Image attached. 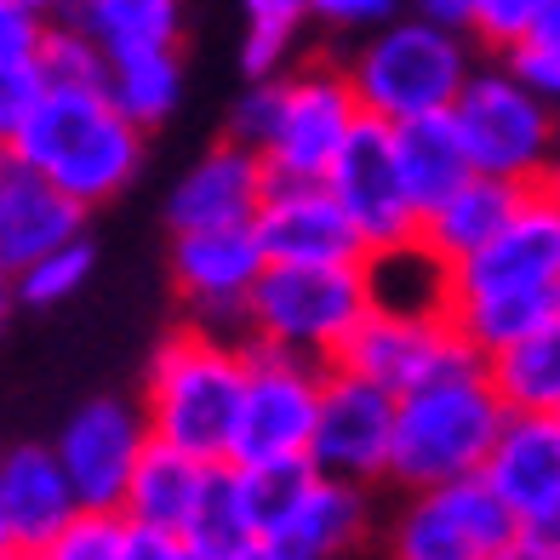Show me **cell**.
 <instances>
[{"mask_svg": "<svg viewBox=\"0 0 560 560\" xmlns=\"http://www.w3.org/2000/svg\"><path fill=\"white\" fill-rule=\"evenodd\" d=\"M526 195H532V189H515V184H498V177H480V172H475L464 189H452L441 207L423 212L418 241L435 252L446 269H457V264H469L480 246H492V241L503 235L509 218L526 207Z\"/></svg>", "mask_w": 560, "mask_h": 560, "instance_id": "7402d4cb", "label": "cell"}, {"mask_svg": "<svg viewBox=\"0 0 560 560\" xmlns=\"http://www.w3.org/2000/svg\"><path fill=\"white\" fill-rule=\"evenodd\" d=\"M366 280H372V310L384 315H446L452 269L423 241L366 258Z\"/></svg>", "mask_w": 560, "mask_h": 560, "instance_id": "4316f807", "label": "cell"}, {"mask_svg": "<svg viewBox=\"0 0 560 560\" xmlns=\"http://www.w3.org/2000/svg\"><path fill=\"white\" fill-rule=\"evenodd\" d=\"M326 372L332 366H315V361H298V354L246 343V389H241V418H235L229 464L235 469L310 464Z\"/></svg>", "mask_w": 560, "mask_h": 560, "instance_id": "9c48e42d", "label": "cell"}, {"mask_svg": "<svg viewBox=\"0 0 560 560\" xmlns=\"http://www.w3.org/2000/svg\"><path fill=\"white\" fill-rule=\"evenodd\" d=\"M452 120L480 177H498V184H515V189H544L560 143V109L544 104L503 58L469 74L464 97L452 104Z\"/></svg>", "mask_w": 560, "mask_h": 560, "instance_id": "ba28073f", "label": "cell"}, {"mask_svg": "<svg viewBox=\"0 0 560 560\" xmlns=\"http://www.w3.org/2000/svg\"><path fill=\"white\" fill-rule=\"evenodd\" d=\"M7 7H23V12H35V18H46V23H63L74 0H7Z\"/></svg>", "mask_w": 560, "mask_h": 560, "instance_id": "b9f144b4", "label": "cell"}, {"mask_svg": "<svg viewBox=\"0 0 560 560\" xmlns=\"http://www.w3.org/2000/svg\"><path fill=\"white\" fill-rule=\"evenodd\" d=\"M372 320L366 264L349 269H269L246 310V343L280 349L315 366H338L354 332Z\"/></svg>", "mask_w": 560, "mask_h": 560, "instance_id": "52a82bcc", "label": "cell"}, {"mask_svg": "<svg viewBox=\"0 0 560 560\" xmlns=\"http://www.w3.org/2000/svg\"><path fill=\"white\" fill-rule=\"evenodd\" d=\"M189 544L200 549V560H223L235 555L252 538V515H246V498H241V469L235 464H218L207 480V498H200V515L189 526Z\"/></svg>", "mask_w": 560, "mask_h": 560, "instance_id": "f546056e", "label": "cell"}, {"mask_svg": "<svg viewBox=\"0 0 560 560\" xmlns=\"http://www.w3.org/2000/svg\"><path fill=\"white\" fill-rule=\"evenodd\" d=\"M412 12L441 23V30H452V35H469V0H412Z\"/></svg>", "mask_w": 560, "mask_h": 560, "instance_id": "ab89813d", "label": "cell"}, {"mask_svg": "<svg viewBox=\"0 0 560 560\" xmlns=\"http://www.w3.org/2000/svg\"><path fill=\"white\" fill-rule=\"evenodd\" d=\"M361 120L366 115L343 63H310L275 81H252L246 97H235L229 138L264 161L269 184H326Z\"/></svg>", "mask_w": 560, "mask_h": 560, "instance_id": "7a4b0ae2", "label": "cell"}, {"mask_svg": "<svg viewBox=\"0 0 560 560\" xmlns=\"http://www.w3.org/2000/svg\"><path fill=\"white\" fill-rule=\"evenodd\" d=\"M12 303H18V287H12V269L0 264V320H7V310H12Z\"/></svg>", "mask_w": 560, "mask_h": 560, "instance_id": "7bdbcfd3", "label": "cell"}, {"mask_svg": "<svg viewBox=\"0 0 560 560\" xmlns=\"http://www.w3.org/2000/svg\"><path fill=\"white\" fill-rule=\"evenodd\" d=\"M503 63L515 69L521 81L544 97V104L560 109V40H526L521 52H509Z\"/></svg>", "mask_w": 560, "mask_h": 560, "instance_id": "74e56055", "label": "cell"}, {"mask_svg": "<svg viewBox=\"0 0 560 560\" xmlns=\"http://www.w3.org/2000/svg\"><path fill=\"white\" fill-rule=\"evenodd\" d=\"M0 560H35V555H23V549H0Z\"/></svg>", "mask_w": 560, "mask_h": 560, "instance_id": "c3c4849f", "label": "cell"}, {"mask_svg": "<svg viewBox=\"0 0 560 560\" xmlns=\"http://www.w3.org/2000/svg\"><path fill=\"white\" fill-rule=\"evenodd\" d=\"M246 389V338L212 326H177L161 338L143 372V418L155 446H172L195 464H229Z\"/></svg>", "mask_w": 560, "mask_h": 560, "instance_id": "3957f363", "label": "cell"}, {"mask_svg": "<svg viewBox=\"0 0 560 560\" xmlns=\"http://www.w3.org/2000/svg\"><path fill=\"white\" fill-rule=\"evenodd\" d=\"M532 40H560V0H549V18H544V30Z\"/></svg>", "mask_w": 560, "mask_h": 560, "instance_id": "ee69618b", "label": "cell"}, {"mask_svg": "<svg viewBox=\"0 0 560 560\" xmlns=\"http://www.w3.org/2000/svg\"><path fill=\"white\" fill-rule=\"evenodd\" d=\"M81 223L86 212L74 200H63L12 143H0V264L23 275L46 252L81 241Z\"/></svg>", "mask_w": 560, "mask_h": 560, "instance_id": "44dd1931", "label": "cell"}, {"mask_svg": "<svg viewBox=\"0 0 560 560\" xmlns=\"http://www.w3.org/2000/svg\"><path fill=\"white\" fill-rule=\"evenodd\" d=\"M310 23H326V30H354V35H372L384 23L400 18V0H298Z\"/></svg>", "mask_w": 560, "mask_h": 560, "instance_id": "d590c367", "label": "cell"}, {"mask_svg": "<svg viewBox=\"0 0 560 560\" xmlns=\"http://www.w3.org/2000/svg\"><path fill=\"white\" fill-rule=\"evenodd\" d=\"M86 280H92V241L81 235V241H69L58 252H46V258H35L23 275H12V287H18V303L52 310V303H69Z\"/></svg>", "mask_w": 560, "mask_h": 560, "instance_id": "1f68e13d", "label": "cell"}, {"mask_svg": "<svg viewBox=\"0 0 560 560\" xmlns=\"http://www.w3.org/2000/svg\"><path fill=\"white\" fill-rule=\"evenodd\" d=\"M269 269H349L366 264V246L326 184H269L252 223Z\"/></svg>", "mask_w": 560, "mask_h": 560, "instance_id": "9a60e30c", "label": "cell"}, {"mask_svg": "<svg viewBox=\"0 0 560 560\" xmlns=\"http://www.w3.org/2000/svg\"><path fill=\"white\" fill-rule=\"evenodd\" d=\"M74 515H81V503H74V487L52 446L23 441L0 452V544L35 555Z\"/></svg>", "mask_w": 560, "mask_h": 560, "instance_id": "ffe728a7", "label": "cell"}, {"mask_svg": "<svg viewBox=\"0 0 560 560\" xmlns=\"http://www.w3.org/2000/svg\"><path fill=\"white\" fill-rule=\"evenodd\" d=\"M104 97L138 126L155 132L184 104V58L177 52H132V58H109V86Z\"/></svg>", "mask_w": 560, "mask_h": 560, "instance_id": "83f0119b", "label": "cell"}, {"mask_svg": "<svg viewBox=\"0 0 560 560\" xmlns=\"http://www.w3.org/2000/svg\"><path fill=\"white\" fill-rule=\"evenodd\" d=\"M12 149L81 212L126 195L143 166V132L104 92H46Z\"/></svg>", "mask_w": 560, "mask_h": 560, "instance_id": "8992f818", "label": "cell"}, {"mask_svg": "<svg viewBox=\"0 0 560 560\" xmlns=\"http://www.w3.org/2000/svg\"><path fill=\"white\" fill-rule=\"evenodd\" d=\"M395 132V161H400V177L412 189L418 212L441 207L452 189H464L475 166H469V149L457 138V120L452 115H429V120H406V126H389Z\"/></svg>", "mask_w": 560, "mask_h": 560, "instance_id": "d4e9b609", "label": "cell"}, {"mask_svg": "<svg viewBox=\"0 0 560 560\" xmlns=\"http://www.w3.org/2000/svg\"><path fill=\"white\" fill-rule=\"evenodd\" d=\"M46 104V74L40 63H12L0 69V143H12L23 126H30V115Z\"/></svg>", "mask_w": 560, "mask_h": 560, "instance_id": "e575fe53", "label": "cell"}, {"mask_svg": "<svg viewBox=\"0 0 560 560\" xmlns=\"http://www.w3.org/2000/svg\"><path fill=\"white\" fill-rule=\"evenodd\" d=\"M0 549H7V544H0Z\"/></svg>", "mask_w": 560, "mask_h": 560, "instance_id": "681fc988", "label": "cell"}, {"mask_svg": "<svg viewBox=\"0 0 560 560\" xmlns=\"http://www.w3.org/2000/svg\"><path fill=\"white\" fill-rule=\"evenodd\" d=\"M212 469L218 464H195V457L172 452V446H149L138 475H132V487H126L120 521L126 526H143V532H172V538H189Z\"/></svg>", "mask_w": 560, "mask_h": 560, "instance_id": "603a6c76", "label": "cell"}, {"mask_svg": "<svg viewBox=\"0 0 560 560\" xmlns=\"http://www.w3.org/2000/svg\"><path fill=\"white\" fill-rule=\"evenodd\" d=\"M389 452H395V395L366 384L361 372L332 366L320 389L310 469L372 492L377 480H389Z\"/></svg>", "mask_w": 560, "mask_h": 560, "instance_id": "4fadbf2b", "label": "cell"}, {"mask_svg": "<svg viewBox=\"0 0 560 560\" xmlns=\"http://www.w3.org/2000/svg\"><path fill=\"white\" fill-rule=\"evenodd\" d=\"M480 480L498 492V503L515 515L521 532L544 526L560 509V418L509 412Z\"/></svg>", "mask_w": 560, "mask_h": 560, "instance_id": "d6986e66", "label": "cell"}, {"mask_svg": "<svg viewBox=\"0 0 560 560\" xmlns=\"http://www.w3.org/2000/svg\"><path fill=\"white\" fill-rule=\"evenodd\" d=\"M69 23L86 40H97L104 58L177 52V40H184V0H74Z\"/></svg>", "mask_w": 560, "mask_h": 560, "instance_id": "cb8c5ba5", "label": "cell"}, {"mask_svg": "<svg viewBox=\"0 0 560 560\" xmlns=\"http://www.w3.org/2000/svg\"><path fill=\"white\" fill-rule=\"evenodd\" d=\"M40 74H46V92H104L109 86V58L97 52V40H86L74 23H52L40 46Z\"/></svg>", "mask_w": 560, "mask_h": 560, "instance_id": "4dcf8cb0", "label": "cell"}, {"mask_svg": "<svg viewBox=\"0 0 560 560\" xmlns=\"http://www.w3.org/2000/svg\"><path fill=\"white\" fill-rule=\"evenodd\" d=\"M377 526L384 521H377V503H372L366 487L310 475L303 492H298V503L275 521V532L264 538V549L275 560H354L372 544Z\"/></svg>", "mask_w": 560, "mask_h": 560, "instance_id": "ac0fdd59", "label": "cell"}, {"mask_svg": "<svg viewBox=\"0 0 560 560\" xmlns=\"http://www.w3.org/2000/svg\"><path fill=\"white\" fill-rule=\"evenodd\" d=\"M487 377L509 412L532 418H560V315L538 326L532 338L509 343L503 354L487 361Z\"/></svg>", "mask_w": 560, "mask_h": 560, "instance_id": "484cf974", "label": "cell"}, {"mask_svg": "<svg viewBox=\"0 0 560 560\" xmlns=\"http://www.w3.org/2000/svg\"><path fill=\"white\" fill-rule=\"evenodd\" d=\"M46 30H52L46 18H35V12L7 7V0H0V69L35 63V58H40V46H46Z\"/></svg>", "mask_w": 560, "mask_h": 560, "instance_id": "8d00e7d4", "label": "cell"}, {"mask_svg": "<svg viewBox=\"0 0 560 560\" xmlns=\"http://www.w3.org/2000/svg\"><path fill=\"white\" fill-rule=\"evenodd\" d=\"M149 446H155V435H149L143 406L115 400V395L86 400L81 412L63 423V435L52 441L58 464L74 487V503L92 509V515H120L126 487H132V475H138Z\"/></svg>", "mask_w": 560, "mask_h": 560, "instance_id": "5bb4252c", "label": "cell"}, {"mask_svg": "<svg viewBox=\"0 0 560 560\" xmlns=\"http://www.w3.org/2000/svg\"><path fill=\"white\" fill-rule=\"evenodd\" d=\"M560 315V207L532 189L509 229L452 269L446 320L469 338L480 361L532 338Z\"/></svg>", "mask_w": 560, "mask_h": 560, "instance_id": "6da1fadb", "label": "cell"}, {"mask_svg": "<svg viewBox=\"0 0 560 560\" xmlns=\"http://www.w3.org/2000/svg\"><path fill=\"white\" fill-rule=\"evenodd\" d=\"M126 560H200V549L189 538H172V532L132 526V538H126Z\"/></svg>", "mask_w": 560, "mask_h": 560, "instance_id": "f35d334b", "label": "cell"}, {"mask_svg": "<svg viewBox=\"0 0 560 560\" xmlns=\"http://www.w3.org/2000/svg\"><path fill=\"white\" fill-rule=\"evenodd\" d=\"M515 532V515L475 475L441 492H406L377 526V560H492Z\"/></svg>", "mask_w": 560, "mask_h": 560, "instance_id": "30bf717a", "label": "cell"}, {"mask_svg": "<svg viewBox=\"0 0 560 560\" xmlns=\"http://www.w3.org/2000/svg\"><path fill=\"white\" fill-rule=\"evenodd\" d=\"M338 366L361 372L366 384L406 400V395H418L429 384L480 372L487 361L469 349V338L457 332L446 315H384V310H372V320L354 332V343L343 349Z\"/></svg>", "mask_w": 560, "mask_h": 560, "instance_id": "8fae6325", "label": "cell"}, {"mask_svg": "<svg viewBox=\"0 0 560 560\" xmlns=\"http://www.w3.org/2000/svg\"><path fill=\"white\" fill-rule=\"evenodd\" d=\"M544 195L560 207V143H555V161H549V177H544Z\"/></svg>", "mask_w": 560, "mask_h": 560, "instance_id": "f6af8a7d", "label": "cell"}, {"mask_svg": "<svg viewBox=\"0 0 560 560\" xmlns=\"http://www.w3.org/2000/svg\"><path fill=\"white\" fill-rule=\"evenodd\" d=\"M269 195V172L246 143L223 138L200 155L166 195L172 235H212V229H252Z\"/></svg>", "mask_w": 560, "mask_h": 560, "instance_id": "e0dca14e", "label": "cell"}, {"mask_svg": "<svg viewBox=\"0 0 560 560\" xmlns=\"http://www.w3.org/2000/svg\"><path fill=\"white\" fill-rule=\"evenodd\" d=\"M223 560H275L264 544H246V549H235V555H223Z\"/></svg>", "mask_w": 560, "mask_h": 560, "instance_id": "7dc6e473", "label": "cell"}, {"mask_svg": "<svg viewBox=\"0 0 560 560\" xmlns=\"http://www.w3.org/2000/svg\"><path fill=\"white\" fill-rule=\"evenodd\" d=\"M475 69L480 63L469 52V35H452L418 12H400L384 30L361 35L354 52L343 58V74L354 97H361V115L377 126L452 115Z\"/></svg>", "mask_w": 560, "mask_h": 560, "instance_id": "277c9868", "label": "cell"}, {"mask_svg": "<svg viewBox=\"0 0 560 560\" xmlns=\"http://www.w3.org/2000/svg\"><path fill=\"white\" fill-rule=\"evenodd\" d=\"M492 560H560V549L555 544H544V538H532V532H515Z\"/></svg>", "mask_w": 560, "mask_h": 560, "instance_id": "60d3db41", "label": "cell"}, {"mask_svg": "<svg viewBox=\"0 0 560 560\" xmlns=\"http://www.w3.org/2000/svg\"><path fill=\"white\" fill-rule=\"evenodd\" d=\"M126 538H132V526L120 515H92V509H81L52 544L35 549V560H126Z\"/></svg>", "mask_w": 560, "mask_h": 560, "instance_id": "836d02e7", "label": "cell"}, {"mask_svg": "<svg viewBox=\"0 0 560 560\" xmlns=\"http://www.w3.org/2000/svg\"><path fill=\"white\" fill-rule=\"evenodd\" d=\"M269 275V258L252 229H212V235H172V287L189 303L195 326H246L252 292Z\"/></svg>", "mask_w": 560, "mask_h": 560, "instance_id": "2e32d148", "label": "cell"}, {"mask_svg": "<svg viewBox=\"0 0 560 560\" xmlns=\"http://www.w3.org/2000/svg\"><path fill=\"white\" fill-rule=\"evenodd\" d=\"M503 418L509 406L498 400L487 366L395 400L389 487H400L406 498V492H441L457 487V480H475L503 435Z\"/></svg>", "mask_w": 560, "mask_h": 560, "instance_id": "5b68a950", "label": "cell"}, {"mask_svg": "<svg viewBox=\"0 0 560 560\" xmlns=\"http://www.w3.org/2000/svg\"><path fill=\"white\" fill-rule=\"evenodd\" d=\"M532 538H544V544H555V549H560V509H555V515H549L544 526H532Z\"/></svg>", "mask_w": 560, "mask_h": 560, "instance_id": "bcb514c9", "label": "cell"}, {"mask_svg": "<svg viewBox=\"0 0 560 560\" xmlns=\"http://www.w3.org/2000/svg\"><path fill=\"white\" fill-rule=\"evenodd\" d=\"M326 189H332L343 218L354 223L366 258H377V252H400V246L418 241L423 212H418V200H412V189H406V177H400L389 126H377V120L354 126V138L343 143L338 166L326 172Z\"/></svg>", "mask_w": 560, "mask_h": 560, "instance_id": "7c38bea8", "label": "cell"}, {"mask_svg": "<svg viewBox=\"0 0 560 560\" xmlns=\"http://www.w3.org/2000/svg\"><path fill=\"white\" fill-rule=\"evenodd\" d=\"M544 18H549V0H469V40L509 58L544 30Z\"/></svg>", "mask_w": 560, "mask_h": 560, "instance_id": "d6a6232c", "label": "cell"}, {"mask_svg": "<svg viewBox=\"0 0 560 560\" xmlns=\"http://www.w3.org/2000/svg\"><path fill=\"white\" fill-rule=\"evenodd\" d=\"M303 23L310 18H303L298 0H241V69H246V81H275V74H287Z\"/></svg>", "mask_w": 560, "mask_h": 560, "instance_id": "f1b7e54d", "label": "cell"}]
</instances>
